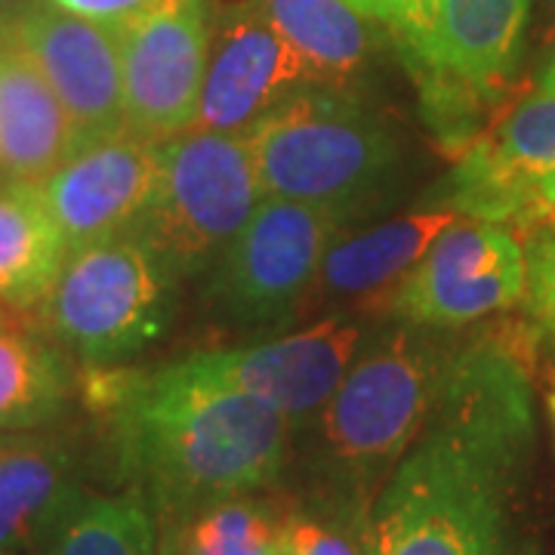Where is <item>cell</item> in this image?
<instances>
[{
	"label": "cell",
	"instance_id": "6da1fadb",
	"mask_svg": "<svg viewBox=\"0 0 555 555\" xmlns=\"http://www.w3.org/2000/svg\"><path fill=\"white\" fill-rule=\"evenodd\" d=\"M534 392L516 343L456 346L433 414L367 518V555H540Z\"/></svg>",
	"mask_w": 555,
	"mask_h": 555
},
{
	"label": "cell",
	"instance_id": "7a4b0ae2",
	"mask_svg": "<svg viewBox=\"0 0 555 555\" xmlns=\"http://www.w3.org/2000/svg\"><path fill=\"white\" fill-rule=\"evenodd\" d=\"M83 404L102 416L124 488H137L173 534L201 513L287 485L297 426L257 398L160 367H87Z\"/></svg>",
	"mask_w": 555,
	"mask_h": 555
},
{
	"label": "cell",
	"instance_id": "3957f363",
	"mask_svg": "<svg viewBox=\"0 0 555 555\" xmlns=\"http://www.w3.org/2000/svg\"><path fill=\"white\" fill-rule=\"evenodd\" d=\"M456 346L448 331L408 321L364 337L337 392L297 429L294 503L367 528L374 500L436 408Z\"/></svg>",
	"mask_w": 555,
	"mask_h": 555
},
{
	"label": "cell",
	"instance_id": "277c9868",
	"mask_svg": "<svg viewBox=\"0 0 555 555\" xmlns=\"http://www.w3.org/2000/svg\"><path fill=\"white\" fill-rule=\"evenodd\" d=\"M266 198L356 219L374 207L401 167L398 137L346 87H306L247 133Z\"/></svg>",
	"mask_w": 555,
	"mask_h": 555
},
{
	"label": "cell",
	"instance_id": "5b68a950",
	"mask_svg": "<svg viewBox=\"0 0 555 555\" xmlns=\"http://www.w3.org/2000/svg\"><path fill=\"white\" fill-rule=\"evenodd\" d=\"M531 0H423L392 35L416 83L423 118L448 155L491 124L516 75Z\"/></svg>",
	"mask_w": 555,
	"mask_h": 555
},
{
	"label": "cell",
	"instance_id": "8992f818",
	"mask_svg": "<svg viewBox=\"0 0 555 555\" xmlns=\"http://www.w3.org/2000/svg\"><path fill=\"white\" fill-rule=\"evenodd\" d=\"M177 284L133 232L83 244L68 250L38 312V331L87 367H115L167 331Z\"/></svg>",
	"mask_w": 555,
	"mask_h": 555
},
{
	"label": "cell",
	"instance_id": "52a82bcc",
	"mask_svg": "<svg viewBox=\"0 0 555 555\" xmlns=\"http://www.w3.org/2000/svg\"><path fill=\"white\" fill-rule=\"evenodd\" d=\"M262 198L247 139L189 130L158 145L155 189L133 235L182 281L214 269Z\"/></svg>",
	"mask_w": 555,
	"mask_h": 555
},
{
	"label": "cell",
	"instance_id": "ba28073f",
	"mask_svg": "<svg viewBox=\"0 0 555 555\" xmlns=\"http://www.w3.org/2000/svg\"><path fill=\"white\" fill-rule=\"evenodd\" d=\"M343 219L306 204L262 198L207 272V299L235 327H284L315 297L324 254Z\"/></svg>",
	"mask_w": 555,
	"mask_h": 555
},
{
	"label": "cell",
	"instance_id": "9c48e42d",
	"mask_svg": "<svg viewBox=\"0 0 555 555\" xmlns=\"http://www.w3.org/2000/svg\"><path fill=\"white\" fill-rule=\"evenodd\" d=\"M525 299L528 247L521 232L456 217L371 306L389 321L456 331Z\"/></svg>",
	"mask_w": 555,
	"mask_h": 555
},
{
	"label": "cell",
	"instance_id": "30bf717a",
	"mask_svg": "<svg viewBox=\"0 0 555 555\" xmlns=\"http://www.w3.org/2000/svg\"><path fill=\"white\" fill-rule=\"evenodd\" d=\"M456 217L531 232L555 217V90L537 87L528 100L491 120L441 182V204Z\"/></svg>",
	"mask_w": 555,
	"mask_h": 555
},
{
	"label": "cell",
	"instance_id": "8fae6325",
	"mask_svg": "<svg viewBox=\"0 0 555 555\" xmlns=\"http://www.w3.org/2000/svg\"><path fill=\"white\" fill-rule=\"evenodd\" d=\"M214 0H170L120 28L127 130L152 142L189 133L214 47Z\"/></svg>",
	"mask_w": 555,
	"mask_h": 555
},
{
	"label": "cell",
	"instance_id": "7c38bea8",
	"mask_svg": "<svg viewBox=\"0 0 555 555\" xmlns=\"http://www.w3.org/2000/svg\"><path fill=\"white\" fill-rule=\"evenodd\" d=\"M364 337L358 321L331 315L299 334L192 352L179 361L195 377L257 398L299 429L337 392Z\"/></svg>",
	"mask_w": 555,
	"mask_h": 555
},
{
	"label": "cell",
	"instance_id": "4fadbf2b",
	"mask_svg": "<svg viewBox=\"0 0 555 555\" xmlns=\"http://www.w3.org/2000/svg\"><path fill=\"white\" fill-rule=\"evenodd\" d=\"M315 83V72L247 0L222 13L217 10L192 130L244 137L275 105Z\"/></svg>",
	"mask_w": 555,
	"mask_h": 555
},
{
	"label": "cell",
	"instance_id": "5bb4252c",
	"mask_svg": "<svg viewBox=\"0 0 555 555\" xmlns=\"http://www.w3.org/2000/svg\"><path fill=\"white\" fill-rule=\"evenodd\" d=\"M75 127L78 149L127 130L120 38L115 28L65 13L43 0L13 25Z\"/></svg>",
	"mask_w": 555,
	"mask_h": 555
},
{
	"label": "cell",
	"instance_id": "9a60e30c",
	"mask_svg": "<svg viewBox=\"0 0 555 555\" xmlns=\"http://www.w3.org/2000/svg\"><path fill=\"white\" fill-rule=\"evenodd\" d=\"M158 145L124 130L80 145L40 182L68 250L133 232L155 189Z\"/></svg>",
	"mask_w": 555,
	"mask_h": 555
},
{
	"label": "cell",
	"instance_id": "2e32d148",
	"mask_svg": "<svg viewBox=\"0 0 555 555\" xmlns=\"http://www.w3.org/2000/svg\"><path fill=\"white\" fill-rule=\"evenodd\" d=\"M80 448L68 429L10 433L0 441V555H38L47 525L80 485Z\"/></svg>",
	"mask_w": 555,
	"mask_h": 555
},
{
	"label": "cell",
	"instance_id": "e0dca14e",
	"mask_svg": "<svg viewBox=\"0 0 555 555\" xmlns=\"http://www.w3.org/2000/svg\"><path fill=\"white\" fill-rule=\"evenodd\" d=\"M78 152L75 127L16 35L0 38V179L43 182Z\"/></svg>",
	"mask_w": 555,
	"mask_h": 555
},
{
	"label": "cell",
	"instance_id": "ac0fdd59",
	"mask_svg": "<svg viewBox=\"0 0 555 555\" xmlns=\"http://www.w3.org/2000/svg\"><path fill=\"white\" fill-rule=\"evenodd\" d=\"M68 244L40 182L0 179V306L38 324Z\"/></svg>",
	"mask_w": 555,
	"mask_h": 555
},
{
	"label": "cell",
	"instance_id": "d6986e66",
	"mask_svg": "<svg viewBox=\"0 0 555 555\" xmlns=\"http://www.w3.org/2000/svg\"><path fill=\"white\" fill-rule=\"evenodd\" d=\"M454 219L456 214L448 207H429L337 238L324 254L312 299L377 297L426 254Z\"/></svg>",
	"mask_w": 555,
	"mask_h": 555
},
{
	"label": "cell",
	"instance_id": "ffe728a7",
	"mask_svg": "<svg viewBox=\"0 0 555 555\" xmlns=\"http://www.w3.org/2000/svg\"><path fill=\"white\" fill-rule=\"evenodd\" d=\"M306 62L321 87H346L367 68L379 22L349 0H247Z\"/></svg>",
	"mask_w": 555,
	"mask_h": 555
},
{
	"label": "cell",
	"instance_id": "44dd1931",
	"mask_svg": "<svg viewBox=\"0 0 555 555\" xmlns=\"http://www.w3.org/2000/svg\"><path fill=\"white\" fill-rule=\"evenodd\" d=\"M78 396L75 358L38 327L0 331V433L60 426Z\"/></svg>",
	"mask_w": 555,
	"mask_h": 555
},
{
	"label": "cell",
	"instance_id": "7402d4cb",
	"mask_svg": "<svg viewBox=\"0 0 555 555\" xmlns=\"http://www.w3.org/2000/svg\"><path fill=\"white\" fill-rule=\"evenodd\" d=\"M158 516L137 488L100 494L78 485L47 525L38 555H158Z\"/></svg>",
	"mask_w": 555,
	"mask_h": 555
},
{
	"label": "cell",
	"instance_id": "603a6c76",
	"mask_svg": "<svg viewBox=\"0 0 555 555\" xmlns=\"http://www.w3.org/2000/svg\"><path fill=\"white\" fill-rule=\"evenodd\" d=\"M291 496L254 494L214 506L173 534H160L177 555H262L284 531Z\"/></svg>",
	"mask_w": 555,
	"mask_h": 555
},
{
	"label": "cell",
	"instance_id": "cb8c5ba5",
	"mask_svg": "<svg viewBox=\"0 0 555 555\" xmlns=\"http://www.w3.org/2000/svg\"><path fill=\"white\" fill-rule=\"evenodd\" d=\"M284 537L297 555H367V528L299 506L291 496Z\"/></svg>",
	"mask_w": 555,
	"mask_h": 555
},
{
	"label": "cell",
	"instance_id": "d4e9b609",
	"mask_svg": "<svg viewBox=\"0 0 555 555\" xmlns=\"http://www.w3.org/2000/svg\"><path fill=\"white\" fill-rule=\"evenodd\" d=\"M528 247V309L537 327L555 339V217L534 225L525 238Z\"/></svg>",
	"mask_w": 555,
	"mask_h": 555
},
{
	"label": "cell",
	"instance_id": "484cf974",
	"mask_svg": "<svg viewBox=\"0 0 555 555\" xmlns=\"http://www.w3.org/2000/svg\"><path fill=\"white\" fill-rule=\"evenodd\" d=\"M50 3L65 10V13H75V16H83V20L100 22L105 28L120 31L142 16L167 7L170 0H50Z\"/></svg>",
	"mask_w": 555,
	"mask_h": 555
},
{
	"label": "cell",
	"instance_id": "4316f807",
	"mask_svg": "<svg viewBox=\"0 0 555 555\" xmlns=\"http://www.w3.org/2000/svg\"><path fill=\"white\" fill-rule=\"evenodd\" d=\"M349 3L356 10H361L364 16L379 22L392 35H398L420 13V7H423V0H349Z\"/></svg>",
	"mask_w": 555,
	"mask_h": 555
},
{
	"label": "cell",
	"instance_id": "83f0119b",
	"mask_svg": "<svg viewBox=\"0 0 555 555\" xmlns=\"http://www.w3.org/2000/svg\"><path fill=\"white\" fill-rule=\"evenodd\" d=\"M531 22L540 43H555V0H531Z\"/></svg>",
	"mask_w": 555,
	"mask_h": 555
},
{
	"label": "cell",
	"instance_id": "f1b7e54d",
	"mask_svg": "<svg viewBox=\"0 0 555 555\" xmlns=\"http://www.w3.org/2000/svg\"><path fill=\"white\" fill-rule=\"evenodd\" d=\"M22 327H38V324L0 306V331H22Z\"/></svg>",
	"mask_w": 555,
	"mask_h": 555
},
{
	"label": "cell",
	"instance_id": "f546056e",
	"mask_svg": "<svg viewBox=\"0 0 555 555\" xmlns=\"http://www.w3.org/2000/svg\"><path fill=\"white\" fill-rule=\"evenodd\" d=\"M0 3H3V10L10 13V20L16 22V20H22L25 13H31L35 7H40L43 0H0Z\"/></svg>",
	"mask_w": 555,
	"mask_h": 555
},
{
	"label": "cell",
	"instance_id": "4dcf8cb0",
	"mask_svg": "<svg viewBox=\"0 0 555 555\" xmlns=\"http://www.w3.org/2000/svg\"><path fill=\"white\" fill-rule=\"evenodd\" d=\"M262 555H297V553H294L291 540H287V537H284V531H281L275 543H272V546H269V550H266Z\"/></svg>",
	"mask_w": 555,
	"mask_h": 555
},
{
	"label": "cell",
	"instance_id": "1f68e13d",
	"mask_svg": "<svg viewBox=\"0 0 555 555\" xmlns=\"http://www.w3.org/2000/svg\"><path fill=\"white\" fill-rule=\"evenodd\" d=\"M540 87L555 90V43H553V53H550V65H546V72H543V78H540Z\"/></svg>",
	"mask_w": 555,
	"mask_h": 555
},
{
	"label": "cell",
	"instance_id": "d6a6232c",
	"mask_svg": "<svg viewBox=\"0 0 555 555\" xmlns=\"http://www.w3.org/2000/svg\"><path fill=\"white\" fill-rule=\"evenodd\" d=\"M13 25H16V22L10 20V13H7V10H3V3H0V38H3V35H10V31H13Z\"/></svg>",
	"mask_w": 555,
	"mask_h": 555
},
{
	"label": "cell",
	"instance_id": "836d02e7",
	"mask_svg": "<svg viewBox=\"0 0 555 555\" xmlns=\"http://www.w3.org/2000/svg\"><path fill=\"white\" fill-rule=\"evenodd\" d=\"M158 555H177V550H173V546H170V543H167V540L160 537V540H158Z\"/></svg>",
	"mask_w": 555,
	"mask_h": 555
},
{
	"label": "cell",
	"instance_id": "e575fe53",
	"mask_svg": "<svg viewBox=\"0 0 555 555\" xmlns=\"http://www.w3.org/2000/svg\"><path fill=\"white\" fill-rule=\"evenodd\" d=\"M550 411H553V420H555V392H553V398H550Z\"/></svg>",
	"mask_w": 555,
	"mask_h": 555
},
{
	"label": "cell",
	"instance_id": "d590c367",
	"mask_svg": "<svg viewBox=\"0 0 555 555\" xmlns=\"http://www.w3.org/2000/svg\"><path fill=\"white\" fill-rule=\"evenodd\" d=\"M7 436H10V433H0V441H3V438H7Z\"/></svg>",
	"mask_w": 555,
	"mask_h": 555
}]
</instances>
